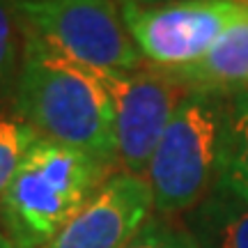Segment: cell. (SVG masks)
Wrapping results in <instances>:
<instances>
[{
  "label": "cell",
  "mask_w": 248,
  "mask_h": 248,
  "mask_svg": "<svg viewBox=\"0 0 248 248\" xmlns=\"http://www.w3.org/2000/svg\"><path fill=\"white\" fill-rule=\"evenodd\" d=\"M12 113L39 138L117 168L115 110L101 71L60 55L28 28Z\"/></svg>",
  "instance_id": "obj_1"
},
{
  "label": "cell",
  "mask_w": 248,
  "mask_h": 248,
  "mask_svg": "<svg viewBox=\"0 0 248 248\" xmlns=\"http://www.w3.org/2000/svg\"><path fill=\"white\" fill-rule=\"evenodd\" d=\"M113 172L92 154L37 138L0 198V230L14 248H46Z\"/></svg>",
  "instance_id": "obj_2"
},
{
  "label": "cell",
  "mask_w": 248,
  "mask_h": 248,
  "mask_svg": "<svg viewBox=\"0 0 248 248\" xmlns=\"http://www.w3.org/2000/svg\"><path fill=\"white\" fill-rule=\"evenodd\" d=\"M232 97L191 90L159 140L145 179L154 214L186 216L218 184Z\"/></svg>",
  "instance_id": "obj_3"
},
{
  "label": "cell",
  "mask_w": 248,
  "mask_h": 248,
  "mask_svg": "<svg viewBox=\"0 0 248 248\" xmlns=\"http://www.w3.org/2000/svg\"><path fill=\"white\" fill-rule=\"evenodd\" d=\"M26 28L60 55L97 71L145 67L120 0H16Z\"/></svg>",
  "instance_id": "obj_4"
},
{
  "label": "cell",
  "mask_w": 248,
  "mask_h": 248,
  "mask_svg": "<svg viewBox=\"0 0 248 248\" xmlns=\"http://www.w3.org/2000/svg\"><path fill=\"white\" fill-rule=\"evenodd\" d=\"M246 7L237 0H177L159 7L122 5V18L147 64L182 69L202 60Z\"/></svg>",
  "instance_id": "obj_5"
},
{
  "label": "cell",
  "mask_w": 248,
  "mask_h": 248,
  "mask_svg": "<svg viewBox=\"0 0 248 248\" xmlns=\"http://www.w3.org/2000/svg\"><path fill=\"white\" fill-rule=\"evenodd\" d=\"M101 76L115 110L117 168L145 177L156 145L191 88L172 71L147 62L136 71H101Z\"/></svg>",
  "instance_id": "obj_6"
},
{
  "label": "cell",
  "mask_w": 248,
  "mask_h": 248,
  "mask_svg": "<svg viewBox=\"0 0 248 248\" xmlns=\"http://www.w3.org/2000/svg\"><path fill=\"white\" fill-rule=\"evenodd\" d=\"M152 216L147 179L117 170L46 248H124Z\"/></svg>",
  "instance_id": "obj_7"
},
{
  "label": "cell",
  "mask_w": 248,
  "mask_h": 248,
  "mask_svg": "<svg viewBox=\"0 0 248 248\" xmlns=\"http://www.w3.org/2000/svg\"><path fill=\"white\" fill-rule=\"evenodd\" d=\"M172 71L191 90H212L228 97L248 90V7L200 62Z\"/></svg>",
  "instance_id": "obj_8"
},
{
  "label": "cell",
  "mask_w": 248,
  "mask_h": 248,
  "mask_svg": "<svg viewBox=\"0 0 248 248\" xmlns=\"http://www.w3.org/2000/svg\"><path fill=\"white\" fill-rule=\"evenodd\" d=\"M198 248H248V200L218 186L184 216Z\"/></svg>",
  "instance_id": "obj_9"
},
{
  "label": "cell",
  "mask_w": 248,
  "mask_h": 248,
  "mask_svg": "<svg viewBox=\"0 0 248 248\" xmlns=\"http://www.w3.org/2000/svg\"><path fill=\"white\" fill-rule=\"evenodd\" d=\"M216 186L248 200V90L237 92L230 101L221 175Z\"/></svg>",
  "instance_id": "obj_10"
},
{
  "label": "cell",
  "mask_w": 248,
  "mask_h": 248,
  "mask_svg": "<svg viewBox=\"0 0 248 248\" xmlns=\"http://www.w3.org/2000/svg\"><path fill=\"white\" fill-rule=\"evenodd\" d=\"M26 51V21L16 0H0V115L12 113Z\"/></svg>",
  "instance_id": "obj_11"
},
{
  "label": "cell",
  "mask_w": 248,
  "mask_h": 248,
  "mask_svg": "<svg viewBox=\"0 0 248 248\" xmlns=\"http://www.w3.org/2000/svg\"><path fill=\"white\" fill-rule=\"evenodd\" d=\"M37 138L39 136L14 113L0 115V198Z\"/></svg>",
  "instance_id": "obj_12"
},
{
  "label": "cell",
  "mask_w": 248,
  "mask_h": 248,
  "mask_svg": "<svg viewBox=\"0 0 248 248\" xmlns=\"http://www.w3.org/2000/svg\"><path fill=\"white\" fill-rule=\"evenodd\" d=\"M124 248H198L184 223L154 214Z\"/></svg>",
  "instance_id": "obj_13"
},
{
  "label": "cell",
  "mask_w": 248,
  "mask_h": 248,
  "mask_svg": "<svg viewBox=\"0 0 248 248\" xmlns=\"http://www.w3.org/2000/svg\"><path fill=\"white\" fill-rule=\"evenodd\" d=\"M168 2H177V0H120V5H136V7H159Z\"/></svg>",
  "instance_id": "obj_14"
},
{
  "label": "cell",
  "mask_w": 248,
  "mask_h": 248,
  "mask_svg": "<svg viewBox=\"0 0 248 248\" xmlns=\"http://www.w3.org/2000/svg\"><path fill=\"white\" fill-rule=\"evenodd\" d=\"M0 248H14L12 244H9V239L5 237V232L2 230H0Z\"/></svg>",
  "instance_id": "obj_15"
},
{
  "label": "cell",
  "mask_w": 248,
  "mask_h": 248,
  "mask_svg": "<svg viewBox=\"0 0 248 248\" xmlns=\"http://www.w3.org/2000/svg\"><path fill=\"white\" fill-rule=\"evenodd\" d=\"M237 2H241V5H248V0H237Z\"/></svg>",
  "instance_id": "obj_16"
}]
</instances>
